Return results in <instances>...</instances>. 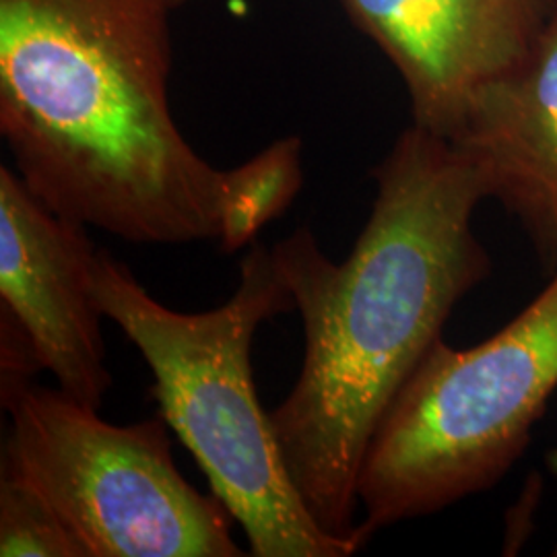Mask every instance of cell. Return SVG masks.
Wrapping results in <instances>:
<instances>
[{
	"label": "cell",
	"instance_id": "obj_11",
	"mask_svg": "<svg viewBox=\"0 0 557 557\" xmlns=\"http://www.w3.org/2000/svg\"><path fill=\"white\" fill-rule=\"evenodd\" d=\"M547 467H549V471L557 475V446L556 448H552L549 450V455H547Z\"/></svg>",
	"mask_w": 557,
	"mask_h": 557
},
{
	"label": "cell",
	"instance_id": "obj_8",
	"mask_svg": "<svg viewBox=\"0 0 557 557\" xmlns=\"http://www.w3.org/2000/svg\"><path fill=\"white\" fill-rule=\"evenodd\" d=\"M485 197L527 230L539 257L557 260V7L533 48L471 98L457 135Z\"/></svg>",
	"mask_w": 557,
	"mask_h": 557
},
{
	"label": "cell",
	"instance_id": "obj_10",
	"mask_svg": "<svg viewBox=\"0 0 557 557\" xmlns=\"http://www.w3.org/2000/svg\"><path fill=\"white\" fill-rule=\"evenodd\" d=\"M0 556L87 557L52 506L20 479L0 478Z\"/></svg>",
	"mask_w": 557,
	"mask_h": 557
},
{
	"label": "cell",
	"instance_id": "obj_5",
	"mask_svg": "<svg viewBox=\"0 0 557 557\" xmlns=\"http://www.w3.org/2000/svg\"><path fill=\"white\" fill-rule=\"evenodd\" d=\"M0 395L11 418L2 473L40 494L87 557L246 556L227 506L182 478L161 416L114 425L34 382Z\"/></svg>",
	"mask_w": 557,
	"mask_h": 557
},
{
	"label": "cell",
	"instance_id": "obj_4",
	"mask_svg": "<svg viewBox=\"0 0 557 557\" xmlns=\"http://www.w3.org/2000/svg\"><path fill=\"white\" fill-rule=\"evenodd\" d=\"M557 388V273L517 319L469 349L438 338L363 458V543L494 487L524 455Z\"/></svg>",
	"mask_w": 557,
	"mask_h": 557
},
{
	"label": "cell",
	"instance_id": "obj_6",
	"mask_svg": "<svg viewBox=\"0 0 557 557\" xmlns=\"http://www.w3.org/2000/svg\"><path fill=\"white\" fill-rule=\"evenodd\" d=\"M87 225L50 211L7 165L0 168V299L2 312L29 338L41 372L69 397L100 409L112 388L91 294L98 252Z\"/></svg>",
	"mask_w": 557,
	"mask_h": 557
},
{
	"label": "cell",
	"instance_id": "obj_13",
	"mask_svg": "<svg viewBox=\"0 0 557 557\" xmlns=\"http://www.w3.org/2000/svg\"><path fill=\"white\" fill-rule=\"evenodd\" d=\"M554 556H557V547L554 549Z\"/></svg>",
	"mask_w": 557,
	"mask_h": 557
},
{
	"label": "cell",
	"instance_id": "obj_1",
	"mask_svg": "<svg viewBox=\"0 0 557 557\" xmlns=\"http://www.w3.org/2000/svg\"><path fill=\"white\" fill-rule=\"evenodd\" d=\"M372 176V213L343 262L308 227L271 248L304 326L298 380L269 413L278 450L312 518L359 547L358 479L380 423L458 301L492 273L473 232L487 197L453 140L413 124Z\"/></svg>",
	"mask_w": 557,
	"mask_h": 557
},
{
	"label": "cell",
	"instance_id": "obj_12",
	"mask_svg": "<svg viewBox=\"0 0 557 557\" xmlns=\"http://www.w3.org/2000/svg\"><path fill=\"white\" fill-rule=\"evenodd\" d=\"M174 4H176V9H178L180 4H184V2H188V0H172Z\"/></svg>",
	"mask_w": 557,
	"mask_h": 557
},
{
	"label": "cell",
	"instance_id": "obj_2",
	"mask_svg": "<svg viewBox=\"0 0 557 557\" xmlns=\"http://www.w3.org/2000/svg\"><path fill=\"white\" fill-rule=\"evenodd\" d=\"M172 0H0V135L60 218L137 244L225 236L234 172L170 108Z\"/></svg>",
	"mask_w": 557,
	"mask_h": 557
},
{
	"label": "cell",
	"instance_id": "obj_7",
	"mask_svg": "<svg viewBox=\"0 0 557 557\" xmlns=\"http://www.w3.org/2000/svg\"><path fill=\"white\" fill-rule=\"evenodd\" d=\"M395 64L413 124L453 139L479 89L537 41L557 0H338Z\"/></svg>",
	"mask_w": 557,
	"mask_h": 557
},
{
	"label": "cell",
	"instance_id": "obj_3",
	"mask_svg": "<svg viewBox=\"0 0 557 557\" xmlns=\"http://www.w3.org/2000/svg\"><path fill=\"white\" fill-rule=\"evenodd\" d=\"M91 294L106 319L139 349L153 374L160 416L199 462L257 557H349L351 539L326 533L304 506L278 450L252 374L260 324L296 310L273 250L252 242L232 298L207 312H178L98 248Z\"/></svg>",
	"mask_w": 557,
	"mask_h": 557
},
{
	"label": "cell",
	"instance_id": "obj_9",
	"mask_svg": "<svg viewBox=\"0 0 557 557\" xmlns=\"http://www.w3.org/2000/svg\"><path fill=\"white\" fill-rule=\"evenodd\" d=\"M232 202L220 244L225 255L250 246L260 230L283 215L294 202L304 184L301 140H275L255 158L232 168Z\"/></svg>",
	"mask_w": 557,
	"mask_h": 557
}]
</instances>
